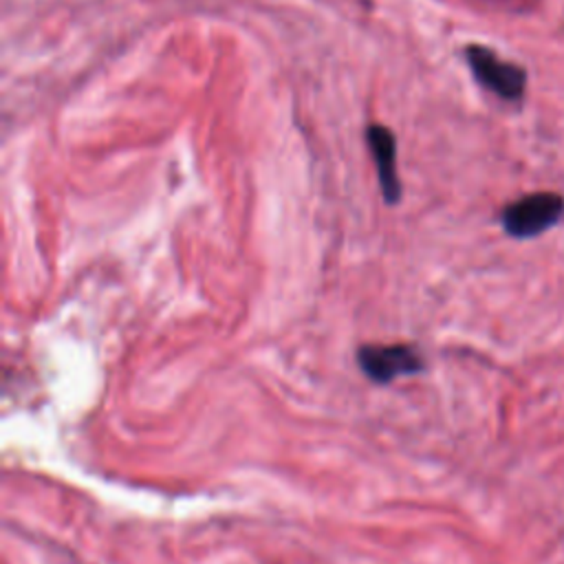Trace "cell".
<instances>
[{"mask_svg": "<svg viewBox=\"0 0 564 564\" xmlns=\"http://www.w3.org/2000/svg\"><path fill=\"white\" fill-rule=\"evenodd\" d=\"M564 216V198L555 192H533L509 203L500 223L502 229L520 240L535 238L555 227Z\"/></svg>", "mask_w": 564, "mask_h": 564, "instance_id": "6da1fadb", "label": "cell"}, {"mask_svg": "<svg viewBox=\"0 0 564 564\" xmlns=\"http://www.w3.org/2000/svg\"><path fill=\"white\" fill-rule=\"evenodd\" d=\"M357 364L361 372L375 383H392L397 377L416 375L425 366L421 352L410 344H366L357 350Z\"/></svg>", "mask_w": 564, "mask_h": 564, "instance_id": "3957f363", "label": "cell"}, {"mask_svg": "<svg viewBox=\"0 0 564 564\" xmlns=\"http://www.w3.org/2000/svg\"><path fill=\"white\" fill-rule=\"evenodd\" d=\"M465 59L480 86L507 101H518L527 88V73L522 66L498 57L491 48L471 44L465 48Z\"/></svg>", "mask_w": 564, "mask_h": 564, "instance_id": "7a4b0ae2", "label": "cell"}, {"mask_svg": "<svg viewBox=\"0 0 564 564\" xmlns=\"http://www.w3.org/2000/svg\"><path fill=\"white\" fill-rule=\"evenodd\" d=\"M366 141L375 156V167L379 176V185L383 192L386 203L394 205L401 198V183L397 176V141L392 130L386 126H368L366 128Z\"/></svg>", "mask_w": 564, "mask_h": 564, "instance_id": "277c9868", "label": "cell"}]
</instances>
